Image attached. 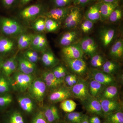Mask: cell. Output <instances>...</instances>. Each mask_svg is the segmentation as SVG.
Here are the masks:
<instances>
[{
  "mask_svg": "<svg viewBox=\"0 0 123 123\" xmlns=\"http://www.w3.org/2000/svg\"><path fill=\"white\" fill-rule=\"evenodd\" d=\"M0 29L8 37L18 36L25 32V27L17 20L6 17L0 18Z\"/></svg>",
  "mask_w": 123,
  "mask_h": 123,
  "instance_id": "obj_1",
  "label": "cell"
},
{
  "mask_svg": "<svg viewBox=\"0 0 123 123\" xmlns=\"http://www.w3.org/2000/svg\"><path fill=\"white\" fill-rule=\"evenodd\" d=\"M34 80L33 75L25 74L20 71L14 73L9 78L11 88L19 92H24L27 90Z\"/></svg>",
  "mask_w": 123,
  "mask_h": 123,
  "instance_id": "obj_2",
  "label": "cell"
},
{
  "mask_svg": "<svg viewBox=\"0 0 123 123\" xmlns=\"http://www.w3.org/2000/svg\"><path fill=\"white\" fill-rule=\"evenodd\" d=\"M45 12L43 5L35 4L22 9L19 12V16L25 22H33L39 17L43 15Z\"/></svg>",
  "mask_w": 123,
  "mask_h": 123,
  "instance_id": "obj_3",
  "label": "cell"
},
{
  "mask_svg": "<svg viewBox=\"0 0 123 123\" xmlns=\"http://www.w3.org/2000/svg\"><path fill=\"white\" fill-rule=\"evenodd\" d=\"M47 88L43 80L34 79L27 90L31 98L39 102H42L44 99Z\"/></svg>",
  "mask_w": 123,
  "mask_h": 123,
  "instance_id": "obj_4",
  "label": "cell"
},
{
  "mask_svg": "<svg viewBox=\"0 0 123 123\" xmlns=\"http://www.w3.org/2000/svg\"><path fill=\"white\" fill-rule=\"evenodd\" d=\"M88 83L82 78H78L76 83L70 88L73 97L80 99L81 102L90 97Z\"/></svg>",
  "mask_w": 123,
  "mask_h": 123,
  "instance_id": "obj_5",
  "label": "cell"
},
{
  "mask_svg": "<svg viewBox=\"0 0 123 123\" xmlns=\"http://www.w3.org/2000/svg\"><path fill=\"white\" fill-rule=\"evenodd\" d=\"M82 18L81 8L73 5L69 10L68 14L63 21L64 27L67 29L76 28L79 24Z\"/></svg>",
  "mask_w": 123,
  "mask_h": 123,
  "instance_id": "obj_6",
  "label": "cell"
},
{
  "mask_svg": "<svg viewBox=\"0 0 123 123\" xmlns=\"http://www.w3.org/2000/svg\"><path fill=\"white\" fill-rule=\"evenodd\" d=\"M90 76L92 79L98 82L105 86L115 85L116 80L114 76L108 74L98 68H91L90 70Z\"/></svg>",
  "mask_w": 123,
  "mask_h": 123,
  "instance_id": "obj_7",
  "label": "cell"
},
{
  "mask_svg": "<svg viewBox=\"0 0 123 123\" xmlns=\"http://www.w3.org/2000/svg\"><path fill=\"white\" fill-rule=\"evenodd\" d=\"M81 102L84 108L89 113L104 117L101 103L96 98L90 96Z\"/></svg>",
  "mask_w": 123,
  "mask_h": 123,
  "instance_id": "obj_8",
  "label": "cell"
},
{
  "mask_svg": "<svg viewBox=\"0 0 123 123\" xmlns=\"http://www.w3.org/2000/svg\"><path fill=\"white\" fill-rule=\"evenodd\" d=\"M73 97L70 88L62 86L56 89L53 91L48 97L50 102L53 103H56Z\"/></svg>",
  "mask_w": 123,
  "mask_h": 123,
  "instance_id": "obj_9",
  "label": "cell"
},
{
  "mask_svg": "<svg viewBox=\"0 0 123 123\" xmlns=\"http://www.w3.org/2000/svg\"><path fill=\"white\" fill-rule=\"evenodd\" d=\"M72 6L64 8L54 7L49 11H46L43 16L53 19L61 23L63 22L68 14Z\"/></svg>",
  "mask_w": 123,
  "mask_h": 123,
  "instance_id": "obj_10",
  "label": "cell"
},
{
  "mask_svg": "<svg viewBox=\"0 0 123 123\" xmlns=\"http://www.w3.org/2000/svg\"><path fill=\"white\" fill-rule=\"evenodd\" d=\"M64 60L69 68L75 73L82 75L87 72V64L82 58L69 59L64 58Z\"/></svg>",
  "mask_w": 123,
  "mask_h": 123,
  "instance_id": "obj_11",
  "label": "cell"
},
{
  "mask_svg": "<svg viewBox=\"0 0 123 123\" xmlns=\"http://www.w3.org/2000/svg\"><path fill=\"white\" fill-rule=\"evenodd\" d=\"M101 103L104 117L121 110V104L117 99H109L98 98Z\"/></svg>",
  "mask_w": 123,
  "mask_h": 123,
  "instance_id": "obj_12",
  "label": "cell"
},
{
  "mask_svg": "<svg viewBox=\"0 0 123 123\" xmlns=\"http://www.w3.org/2000/svg\"><path fill=\"white\" fill-rule=\"evenodd\" d=\"M48 43L45 36L41 33L34 34L30 48L42 52L48 49Z\"/></svg>",
  "mask_w": 123,
  "mask_h": 123,
  "instance_id": "obj_13",
  "label": "cell"
},
{
  "mask_svg": "<svg viewBox=\"0 0 123 123\" xmlns=\"http://www.w3.org/2000/svg\"><path fill=\"white\" fill-rule=\"evenodd\" d=\"M78 43L84 54L91 57L97 53L98 46L93 38L89 37H85Z\"/></svg>",
  "mask_w": 123,
  "mask_h": 123,
  "instance_id": "obj_14",
  "label": "cell"
},
{
  "mask_svg": "<svg viewBox=\"0 0 123 123\" xmlns=\"http://www.w3.org/2000/svg\"><path fill=\"white\" fill-rule=\"evenodd\" d=\"M62 52L64 58L69 59L82 58L84 54L79 43L63 47Z\"/></svg>",
  "mask_w": 123,
  "mask_h": 123,
  "instance_id": "obj_15",
  "label": "cell"
},
{
  "mask_svg": "<svg viewBox=\"0 0 123 123\" xmlns=\"http://www.w3.org/2000/svg\"><path fill=\"white\" fill-rule=\"evenodd\" d=\"M43 80L47 87L54 90L62 86L64 83V79H58L51 71H46L43 73Z\"/></svg>",
  "mask_w": 123,
  "mask_h": 123,
  "instance_id": "obj_16",
  "label": "cell"
},
{
  "mask_svg": "<svg viewBox=\"0 0 123 123\" xmlns=\"http://www.w3.org/2000/svg\"><path fill=\"white\" fill-rule=\"evenodd\" d=\"M18 66L17 57L14 55L3 62L0 70H1L5 76L9 78L14 73Z\"/></svg>",
  "mask_w": 123,
  "mask_h": 123,
  "instance_id": "obj_17",
  "label": "cell"
},
{
  "mask_svg": "<svg viewBox=\"0 0 123 123\" xmlns=\"http://www.w3.org/2000/svg\"><path fill=\"white\" fill-rule=\"evenodd\" d=\"M17 59L19 71L28 75H33L35 72L36 69V64L29 61L23 55L17 57Z\"/></svg>",
  "mask_w": 123,
  "mask_h": 123,
  "instance_id": "obj_18",
  "label": "cell"
},
{
  "mask_svg": "<svg viewBox=\"0 0 123 123\" xmlns=\"http://www.w3.org/2000/svg\"><path fill=\"white\" fill-rule=\"evenodd\" d=\"M98 2L101 20L102 21H107L112 11L119 6V2L112 3Z\"/></svg>",
  "mask_w": 123,
  "mask_h": 123,
  "instance_id": "obj_19",
  "label": "cell"
},
{
  "mask_svg": "<svg viewBox=\"0 0 123 123\" xmlns=\"http://www.w3.org/2000/svg\"><path fill=\"white\" fill-rule=\"evenodd\" d=\"M17 43L13 39L8 37H0V53L8 54L14 50Z\"/></svg>",
  "mask_w": 123,
  "mask_h": 123,
  "instance_id": "obj_20",
  "label": "cell"
},
{
  "mask_svg": "<svg viewBox=\"0 0 123 123\" xmlns=\"http://www.w3.org/2000/svg\"><path fill=\"white\" fill-rule=\"evenodd\" d=\"M86 19L94 23L101 20L99 2H97L90 6L85 13Z\"/></svg>",
  "mask_w": 123,
  "mask_h": 123,
  "instance_id": "obj_21",
  "label": "cell"
},
{
  "mask_svg": "<svg viewBox=\"0 0 123 123\" xmlns=\"http://www.w3.org/2000/svg\"><path fill=\"white\" fill-rule=\"evenodd\" d=\"M78 32L76 31L72 30L64 33L59 39V44L62 47L73 44L77 39Z\"/></svg>",
  "mask_w": 123,
  "mask_h": 123,
  "instance_id": "obj_22",
  "label": "cell"
},
{
  "mask_svg": "<svg viewBox=\"0 0 123 123\" xmlns=\"http://www.w3.org/2000/svg\"><path fill=\"white\" fill-rule=\"evenodd\" d=\"M42 53L41 60L44 66L48 68H54L57 65L59 60L50 49H48Z\"/></svg>",
  "mask_w": 123,
  "mask_h": 123,
  "instance_id": "obj_23",
  "label": "cell"
},
{
  "mask_svg": "<svg viewBox=\"0 0 123 123\" xmlns=\"http://www.w3.org/2000/svg\"><path fill=\"white\" fill-rule=\"evenodd\" d=\"M110 55L114 59L119 60L122 59L123 56V39H118L112 44L110 49Z\"/></svg>",
  "mask_w": 123,
  "mask_h": 123,
  "instance_id": "obj_24",
  "label": "cell"
},
{
  "mask_svg": "<svg viewBox=\"0 0 123 123\" xmlns=\"http://www.w3.org/2000/svg\"><path fill=\"white\" fill-rule=\"evenodd\" d=\"M43 112L48 123H55L60 119L58 109L54 105L48 106Z\"/></svg>",
  "mask_w": 123,
  "mask_h": 123,
  "instance_id": "obj_25",
  "label": "cell"
},
{
  "mask_svg": "<svg viewBox=\"0 0 123 123\" xmlns=\"http://www.w3.org/2000/svg\"><path fill=\"white\" fill-rule=\"evenodd\" d=\"M34 34L24 32L18 36L17 47L20 50L30 48Z\"/></svg>",
  "mask_w": 123,
  "mask_h": 123,
  "instance_id": "obj_26",
  "label": "cell"
},
{
  "mask_svg": "<svg viewBox=\"0 0 123 123\" xmlns=\"http://www.w3.org/2000/svg\"><path fill=\"white\" fill-rule=\"evenodd\" d=\"M115 34V31L112 28H105L101 31L100 39L104 47L109 46L114 38Z\"/></svg>",
  "mask_w": 123,
  "mask_h": 123,
  "instance_id": "obj_27",
  "label": "cell"
},
{
  "mask_svg": "<svg viewBox=\"0 0 123 123\" xmlns=\"http://www.w3.org/2000/svg\"><path fill=\"white\" fill-rule=\"evenodd\" d=\"M89 84V91L92 97L98 98L106 86L94 79H92Z\"/></svg>",
  "mask_w": 123,
  "mask_h": 123,
  "instance_id": "obj_28",
  "label": "cell"
},
{
  "mask_svg": "<svg viewBox=\"0 0 123 123\" xmlns=\"http://www.w3.org/2000/svg\"><path fill=\"white\" fill-rule=\"evenodd\" d=\"M118 94V90L116 86H106L98 98L105 99H116Z\"/></svg>",
  "mask_w": 123,
  "mask_h": 123,
  "instance_id": "obj_29",
  "label": "cell"
},
{
  "mask_svg": "<svg viewBox=\"0 0 123 123\" xmlns=\"http://www.w3.org/2000/svg\"><path fill=\"white\" fill-rule=\"evenodd\" d=\"M18 102L22 109L28 113H31L34 108L33 101L29 97H23L19 98Z\"/></svg>",
  "mask_w": 123,
  "mask_h": 123,
  "instance_id": "obj_30",
  "label": "cell"
},
{
  "mask_svg": "<svg viewBox=\"0 0 123 123\" xmlns=\"http://www.w3.org/2000/svg\"><path fill=\"white\" fill-rule=\"evenodd\" d=\"M45 18V31L53 33L56 32L59 30L60 26V23L53 19Z\"/></svg>",
  "mask_w": 123,
  "mask_h": 123,
  "instance_id": "obj_31",
  "label": "cell"
},
{
  "mask_svg": "<svg viewBox=\"0 0 123 123\" xmlns=\"http://www.w3.org/2000/svg\"><path fill=\"white\" fill-rule=\"evenodd\" d=\"M33 21L32 27L34 30L38 33H41L45 31V18L42 15Z\"/></svg>",
  "mask_w": 123,
  "mask_h": 123,
  "instance_id": "obj_32",
  "label": "cell"
},
{
  "mask_svg": "<svg viewBox=\"0 0 123 123\" xmlns=\"http://www.w3.org/2000/svg\"><path fill=\"white\" fill-rule=\"evenodd\" d=\"M77 105L76 103L73 100L66 99L61 102L60 107L65 112L69 113L74 111L76 108Z\"/></svg>",
  "mask_w": 123,
  "mask_h": 123,
  "instance_id": "obj_33",
  "label": "cell"
},
{
  "mask_svg": "<svg viewBox=\"0 0 123 123\" xmlns=\"http://www.w3.org/2000/svg\"><path fill=\"white\" fill-rule=\"evenodd\" d=\"M105 117L109 123H123V113L121 110L107 115Z\"/></svg>",
  "mask_w": 123,
  "mask_h": 123,
  "instance_id": "obj_34",
  "label": "cell"
},
{
  "mask_svg": "<svg viewBox=\"0 0 123 123\" xmlns=\"http://www.w3.org/2000/svg\"><path fill=\"white\" fill-rule=\"evenodd\" d=\"M38 52L33 49H27L24 51L23 53V55L26 59L31 62L36 64L37 62L39 59Z\"/></svg>",
  "mask_w": 123,
  "mask_h": 123,
  "instance_id": "obj_35",
  "label": "cell"
},
{
  "mask_svg": "<svg viewBox=\"0 0 123 123\" xmlns=\"http://www.w3.org/2000/svg\"><path fill=\"white\" fill-rule=\"evenodd\" d=\"M123 17V10L122 7L119 6L112 11L108 20H109L110 22L115 23L121 20Z\"/></svg>",
  "mask_w": 123,
  "mask_h": 123,
  "instance_id": "obj_36",
  "label": "cell"
},
{
  "mask_svg": "<svg viewBox=\"0 0 123 123\" xmlns=\"http://www.w3.org/2000/svg\"><path fill=\"white\" fill-rule=\"evenodd\" d=\"M91 57V65L94 68H101L106 61L102 56L97 53Z\"/></svg>",
  "mask_w": 123,
  "mask_h": 123,
  "instance_id": "obj_37",
  "label": "cell"
},
{
  "mask_svg": "<svg viewBox=\"0 0 123 123\" xmlns=\"http://www.w3.org/2000/svg\"><path fill=\"white\" fill-rule=\"evenodd\" d=\"M51 71L55 76L58 79H64L68 74L66 68L62 65L55 66Z\"/></svg>",
  "mask_w": 123,
  "mask_h": 123,
  "instance_id": "obj_38",
  "label": "cell"
},
{
  "mask_svg": "<svg viewBox=\"0 0 123 123\" xmlns=\"http://www.w3.org/2000/svg\"><path fill=\"white\" fill-rule=\"evenodd\" d=\"M84 115L82 112L73 111L68 113L66 115V119L71 123H80Z\"/></svg>",
  "mask_w": 123,
  "mask_h": 123,
  "instance_id": "obj_39",
  "label": "cell"
},
{
  "mask_svg": "<svg viewBox=\"0 0 123 123\" xmlns=\"http://www.w3.org/2000/svg\"><path fill=\"white\" fill-rule=\"evenodd\" d=\"M11 88L9 80L6 79L4 76L0 75V94L9 92Z\"/></svg>",
  "mask_w": 123,
  "mask_h": 123,
  "instance_id": "obj_40",
  "label": "cell"
},
{
  "mask_svg": "<svg viewBox=\"0 0 123 123\" xmlns=\"http://www.w3.org/2000/svg\"><path fill=\"white\" fill-rule=\"evenodd\" d=\"M74 0H51L54 7L64 8L70 7L73 4Z\"/></svg>",
  "mask_w": 123,
  "mask_h": 123,
  "instance_id": "obj_41",
  "label": "cell"
},
{
  "mask_svg": "<svg viewBox=\"0 0 123 123\" xmlns=\"http://www.w3.org/2000/svg\"><path fill=\"white\" fill-rule=\"evenodd\" d=\"M94 23L90 20H86L83 21L81 24V30L83 33H89L92 30L93 27Z\"/></svg>",
  "mask_w": 123,
  "mask_h": 123,
  "instance_id": "obj_42",
  "label": "cell"
},
{
  "mask_svg": "<svg viewBox=\"0 0 123 123\" xmlns=\"http://www.w3.org/2000/svg\"><path fill=\"white\" fill-rule=\"evenodd\" d=\"M9 123H25L22 116L18 112H14L10 117Z\"/></svg>",
  "mask_w": 123,
  "mask_h": 123,
  "instance_id": "obj_43",
  "label": "cell"
},
{
  "mask_svg": "<svg viewBox=\"0 0 123 123\" xmlns=\"http://www.w3.org/2000/svg\"><path fill=\"white\" fill-rule=\"evenodd\" d=\"M12 102V98L9 95H5L0 97V107L8 105Z\"/></svg>",
  "mask_w": 123,
  "mask_h": 123,
  "instance_id": "obj_44",
  "label": "cell"
},
{
  "mask_svg": "<svg viewBox=\"0 0 123 123\" xmlns=\"http://www.w3.org/2000/svg\"><path fill=\"white\" fill-rule=\"evenodd\" d=\"M32 123H48L43 111H39L33 119Z\"/></svg>",
  "mask_w": 123,
  "mask_h": 123,
  "instance_id": "obj_45",
  "label": "cell"
},
{
  "mask_svg": "<svg viewBox=\"0 0 123 123\" xmlns=\"http://www.w3.org/2000/svg\"><path fill=\"white\" fill-rule=\"evenodd\" d=\"M95 0H74L73 5L81 8L89 5Z\"/></svg>",
  "mask_w": 123,
  "mask_h": 123,
  "instance_id": "obj_46",
  "label": "cell"
},
{
  "mask_svg": "<svg viewBox=\"0 0 123 123\" xmlns=\"http://www.w3.org/2000/svg\"><path fill=\"white\" fill-rule=\"evenodd\" d=\"M17 0H1L3 6L6 8L9 9L13 6Z\"/></svg>",
  "mask_w": 123,
  "mask_h": 123,
  "instance_id": "obj_47",
  "label": "cell"
},
{
  "mask_svg": "<svg viewBox=\"0 0 123 123\" xmlns=\"http://www.w3.org/2000/svg\"><path fill=\"white\" fill-rule=\"evenodd\" d=\"M78 79V78L77 76L76 75L74 74L71 81L66 84V85L69 88H71L76 83Z\"/></svg>",
  "mask_w": 123,
  "mask_h": 123,
  "instance_id": "obj_48",
  "label": "cell"
},
{
  "mask_svg": "<svg viewBox=\"0 0 123 123\" xmlns=\"http://www.w3.org/2000/svg\"><path fill=\"white\" fill-rule=\"evenodd\" d=\"M90 123H101L100 119L97 116H94L89 119Z\"/></svg>",
  "mask_w": 123,
  "mask_h": 123,
  "instance_id": "obj_49",
  "label": "cell"
},
{
  "mask_svg": "<svg viewBox=\"0 0 123 123\" xmlns=\"http://www.w3.org/2000/svg\"><path fill=\"white\" fill-rule=\"evenodd\" d=\"M98 2H105V3H115L119 2L120 0H98Z\"/></svg>",
  "mask_w": 123,
  "mask_h": 123,
  "instance_id": "obj_50",
  "label": "cell"
},
{
  "mask_svg": "<svg viewBox=\"0 0 123 123\" xmlns=\"http://www.w3.org/2000/svg\"><path fill=\"white\" fill-rule=\"evenodd\" d=\"M80 123H90L89 118L86 115H84Z\"/></svg>",
  "mask_w": 123,
  "mask_h": 123,
  "instance_id": "obj_51",
  "label": "cell"
},
{
  "mask_svg": "<svg viewBox=\"0 0 123 123\" xmlns=\"http://www.w3.org/2000/svg\"><path fill=\"white\" fill-rule=\"evenodd\" d=\"M31 0H19L20 4L22 6L25 5L30 2Z\"/></svg>",
  "mask_w": 123,
  "mask_h": 123,
  "instance_id": "obj_52",
  "label": "cell"
},
{
  "mask_svg": "<svg viewBox=\"0 0 123 123\" xmlns=\"http://www.w3.org/2000/svg\"><path fill=\"white\" fill-rule=\"evenodd\" d=\"M2 62H3V61H2V59L1 57H0V69L1 66Z\"/></svg>",
  "mask_w": 123,
  "mask_h": 123,
  "instance_id": "obj_53",
  "label": "cell"
},
{
  "mask_svg": "<svg viewBox=\"0 0 123 123\" xmlns=\"http://www.w3.org/2000/svg\"><path fill=\"white\" fill-rule=\"evenodd\" d=\"M66 123V122H60V123Z\"/></svg>",
  "mask_w": 123,
  "mask_h": 123,
  "instance_id": "obj_54",
  "label": "cell"
},
{
  "mask_svg": "<svg viewBox=\"0 0 123 123\" xmlns=\"http://www.w3.org/2000/svg\"></svg>",
  "mask_w": 123,
  "mask_h": 123,
  "instance_id": "obj_55",
  "label": "cell"
}]
</instances>
